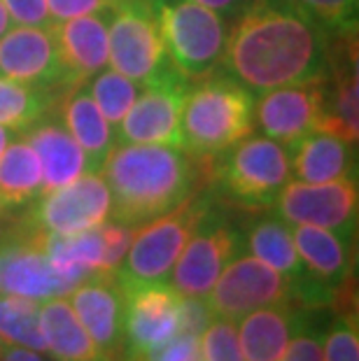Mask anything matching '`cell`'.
<instances>
[{"mask_svg": "<svg viewBox=\"0 0 359 361\" xmlns=\"http://www.w3.org/2000/svg\"><path fill=\"white\" fill-rule=\"evenodd\" d=\"M236 17L221 66L243 87L264 94L327 73L331 35L294 0H248Z\"/></svg>", "mask_w": 359, "mask_h": 361, "instance_id": "obj_1", "label": "cell"}, {"mask_svg": "<svg viewBox=\"0 0 359 361\" xmlns=\"http://www.w3.org/2000/svg\"><path fill=\"white\" fill-rule=\"evenodd\" d=\"M112 221L140 228L185 203L205 184L203 166L185 149L166 145H114L103 164Z\"/></svg>", "mask_w": 359, "mask_h": 361, "instance_id": "obj_2", "label": "cell"}, {"mask_svg": "<svg viewBox=\"0 0 359 361\" xmlns=\"http://www.w3.org/2000/svg\"><path fill=\"white\" fill-rule=\"evenodd\" d=\"M182 107V149L212 164L255 130V96L229 73L194 80Z\"/></svg>", "mask_w": 359, "mask_h": 361, "instance_id": "obj_3", "label": "cell"}, {"mask_svg": "<svg viewBox=\"0 0 359 361\" xmlns=\"http://www.w3.org/2000/svg\"><path fill=\"white\" fill-rule=\"evenodd\" d=\"M201 166L205 184H215L229 201L248 210L271 207L292 175L287 149L264 135H248L224 157Z\"/></svg>", "mask_w": 359, "mask_h": 361, "instance_id": "obj_4", "label": "cell"}, {"mask_svg": "<svg viewBox=\"0 0 359 361\" xmlns=\"http://www.w3.org/2000/svg\"><path fill=\"white\" fill-rule=\"evenodd\" d=\"M210 205V196L203 189H196L175 210L140 226L121 266L114 271L119 287L128 289L138 284L166 282L171 278L180 252L185 250L187 240L196 231L198 221L203 219Z\"/></svg>", "mask_w": 359, "mask_h": 361, "instance_id": "obj_5", "label": "cell"}, {"mask_svg": "<svg viewBox=\"0 0 359 361\" xmlns=\"http://www.w3.org/2000/svg\"><path fill=\"white\" fill-rule=\"evenodd\" d=\"M154 10L175 71L192 82L215 73L226 47L224 17L192 0H157Z\"/></svg>", "mask_w": 359, "mask_h": 361, "instance_id": "obj_6", "label": "cell"}, {"mask_svg": "<svg viewBox=\"0 0 359 361\" xmlns=\"http://www.w3.org/2000/svg\"><path fill=\"white\" fill-rule=\"evenodd\" d=\"M108 63L112 71L121 73L142 89L178 73L168 61L154 3L117 0L112 5L108 24Z\"/></svg>", "mask_w": 359, "mask_h": 361, "instance_id": "obj_7", "label": "cell"}, {"mask_svg": "<svg viewBox=\"0 0 359 361\" xmlns=\"http://www.w3.org/2000/svg\"><path fill=\"white\" fill-rule=\"evenodd\" d=\"M245 235L221 214L208 207L171 271V287L185 298H205L229 261L243 255Z\"/></svg>", "mask_w": 359, "mask_h": 361, "instance_id": "obj_8", "label": "cell"}, {"mask_svg": "<svg viewBox=\"0 0 359 361\" xmlns=\"http://www.w3.org/2000/svg\"><path fill=\"white\" fill-rule=\"evenodd\" d=\"M182 301L171 284L150 282L124 289V343L119 361H145L182 334Z\"/></svg>", "mask_w": 359, "mask_h": 361, "instance_id": "obj_9", "label": "cell"}, {"mask_svg": "<svg viewBox=\"0 0 359 361\" xmlns=\"http://www.w3.org/2000/svg\"><path fill=\"white\" fill-rule=\"evenodd\" d=\"M273 207L278 217L287 224H308L320 226L336 235L355 243L357 233V182L336 180V182H287L278 194Z\"/></svg>", "mask_w": 359, "mask_h": 361, "instance_id": "obj_10", "label": "cell"}, {"mask_svg": "<svg viewBox=\"0 0 359 361\" xmlns=\"http://www.w3.org/2000/svg\"><path fill=\"white\" fill-rule=\"evenodd\" d=\"M47 233L24 217L17 228L0 235V296H24L33 301L71 294L54 273L44 250Z\"/></svg>", "mask_w": 359, "mask_h": 361, "instance_id": "obj_11", "label": "cell"}, {"mask_svg": "<svg viewBox=\"0 0 359 361\" xmlns=\"http://www.w3.org/2000/svg\"><path fill=\"white\" fill-rule=\"evenodd\" d=\"M26 219L44 233L73 235L110 219L112 198L101 173H84L66 187L44 191L33 201Z\"/></svg>", "mask_w": 359, "mask_h": 361, "instance_id": "obj_12", "label": "cell"}, {"mask_svg": "<svg viewBox=\"0 0 359 361\" xmlns=\"http://www.w3.org/2000/svg\"><path fill=\"white\" fill-rule=\"evenodd\" d=\"M192 80L173 73L138 94L131 110L114 128V145H166L182 149V107Z\"/></svg>", "mask_w": 359, "mask_h": 361, "instance_id": "obj_13", "label": "cell"}, {"mask_svg": "<svg viewBox=\"0 0 359 361\" xmlns=\"http://www.w3.org/2000/svg\"><path fill=\"white\" fill-rule=\"evenodd\" d=\"M282 301L294 303L292 282L252 255H241L229 261L205 296V303L215 317L231 322L257 308Z\"/></svg>", "mask_w": 359, "mask_h": 361, "instance_id": "obj_14", "label": "cell"}, {"mask_svg": "<svg viewBox=\"0 0 359 361\" xmlns=\"http://www.w3.org/2000/svg\"><path fill=\"white\" fill-rule=\"evenodd\" d=\"M322 78L264 91L262 98L255 101V124L264 137H271L287 149L320 128L324 110Z\"/></svg>", "mask_w": 359, "mask_h": 361, "instance_id": "obj_15", "label": "cell"}, {"mask_svg": "<svg viewBox=\"0 0 359 361\" xmlns=\"http://www.w3.org/2000/svg\"><path fill=\"white\" fill-rule=\"evenodd\" d=\"M0 78L63 94L68 82L51 28L17 26L7 30L0 37Z\"/></svg>", "mask_w": 359, "mask_h": 361, "instance_id": "obj_16", "label": "cell"}, {"mask_svg": "<svg viewBox=\"0 0 359 361\" xmlns=\"http://www.w3.org/2000/svg\"><path fill=\"white\" fill-rule=\"evenodd\" d=\"M71 305L105 359L119 361L124 343V289L114 273H96L71 291Z\"/></svg>", "mask_w": 359, "mask_h": 361, "instance_id": "obj_17", "label": "cell"}, {"mask_svg": "<svg viewBox=\"0 0 359 361\" xmlns=\"http://www.w3.org/2000/svg\"><path fill=\"white\" fill-rule=\"evenodd\" d=\"M110 12L82 14V17L51 24L68 89L89 84L94 75L105 71L108 66Z\"/></svg>", "mask_w": 359, "mask_h": 361, "instance_id": "obj_18", "label": "cell"}, {"mask_svg": "<svg viewBox=\"0 0 359 361\" xmlns=\"http://www.w3.org/2000/svg\"><path fill=\"white\" fill-rule=\"evenodd\" d=\"M21 135H24V140L33 147L37 159H40L42 194L44 191L66 187V184H71L80 175L87 173L84 152L75 142L71 130L61 121L56 105L42 119H37L33 126L26 128Z\"/></svg>", "mask_w": 359, "mask_h": 361, "instance_id": "obj_19", "label": "cell"}, {"mask_svg": "<svg viewBox=\"0 0 359 361\" xmlns=\"http://www.w3.org/2000/svg\"><path fill=\"white\" fill-rule=\"evenodd\" d=\"M292 238L310 278L334 291L341 301V296L350 289V282H353V243L336 235L334 231L308 224H294Z\"/></svg>", "mask_w": 359, "mask_h": 361, "instance_id": "obj_20", "label": "cell"}, {"mask_svg": "<svg viewBox=\"0 0 359 361\" xmlns=\"http://www.w3.org/2000/svg\"><path fill=\"white\" fill-rule=\"evenodd\" d=\"M87 87L89 84L66 89L56 101V112L75 142L82 147L87 173H101L105 159L114 147V128L98 110Z\"/></svg>", "mask_w": 359, "mask_h": 361, "instance_id": "obj_21", "label": "cell"}, {"mask_svg": "<svg viewBox=\"0 0 359 361\" xmlns=\"http://www.w3.org/2000/svg\"><path fill=\"white\" fill-rule=\"evenodd\" d=\"M289 168L301 182L355 180V145L324 130H312L287 147Z\"/></svg>", "mask_w": 359, "mask_h": 361, "instance_id": "obj_22", "label": "cell"}, {"mask_svg": "<svg viewBox=\"0 0 359 361\" xmlns=\"http://www.w3.org/2000/svg\"><path fill=\"white\" fill-rule=\"evenodd\" d=\"M301 310L292 301L264 305L241 317L238 343L243 361H280Z\"/></svg>", "mask_w": 359, "mask_h": 361, "instance_id": "obj_23", "label": "cell"}, {"mask_svg": "<svg viewBox=\"0 0 359 361\" xmlns=\"http://www.w3.org/2000/svg\"><path fill=\"white\" fill-rule=\"evenodd\" d=\"M40 326L47 352L54 361H110L96 348L71 301L63 296L49 298L40 305Z\"/></svg>", "mask_w": 359, "mask_h": 361, "instance_id": "obj_24", "label": "cell"}, {"mask_svg": "<svg viewBox=\"0 0 359 361\" xmlns=\"http://www.w3.org/2000/svg\"><path fill=\"white\" fill-rule=\"evenodd\" d=\"M42 194V168L33 147L21 137L0 157V217L14 214Z\"/></svg>", "mask_w": 359, "mask_h": 361, "instance_id": "obj_25", "label": "cell"}, {"mask_svg": "<svg viewBox=\"0 0 359 361\" xmlns=\"http://www.w3.org/2000/svg\"><path fill=\"white\" fill-rule=\"evenodd\" d=\"M61 94L0 78V126L24 133L56 105Z\"/></svg>", "mask_w": 359, "mask_h": 361, "instance_id": "obj_26", "label": "cell"}, {"mask_svg": "<svg viewBox=\"0 0 359 361\" xmlns=\"http://www.w3.org/2000/svg\"><path fill=\"white\" fill-rule=\"evenodd\" d=\"M0 341L5 345L47 352L40 326V301L24 296H0Z\"/></svg>", "mask_w": 359, "mask_h": 361, "instance_id": "obj_27", "label": "cell"}, {"mask_svg": "<svg viewBox=\"0 0 359 361\" xmlns=\"http://www.w3.org/2000/svg\"><path fill=\"white\" fill-rule=\"evenodd\" d=\"M89 82H91L89 94L98 105V110L108 119L110 126L117 128L119 121L124 119V114L131 110L135 98H138V84L124 78L121 73L112 71V68L94 75Z\"/></svg>", "mask_w": 359, "mask_h": 361, "instance_id": "obj_28", "label": "cell"}, {"mask_svg": "<svg viewBox=\"0 0 359 361\" xmlns=\"http://www.w3.org/2000/svg\"><path fill=\"white\" fill-rule=\"evenodd\" d=\"M329 35L357 33L359 0H294Z\"/></svg>", "mask_w": 359, "mask_h": 361, "instance_id": "obj_29", "label": "cell"}, {"mask_svg": "<svg viewBox=\"0 0 359 361\" xmlns=\"http://www.w3.org/2000/svg\"><path fill=\"white\" fill-rule=\"evenodd\" d=\"M324 361H359V331L357 314L343 310L336 314L322 338Z\"/></svg>", "mask_w": 359, "mask_h": 361, "instance_id": "obj_30", "label": "cell"}, {"mask_svg": "<svg viewBox=\"0 0 359 361\" xmlns=\"http://www.w3.org/2000/svg\"><path fill=\"white\" fill-rule=\"evenodd\" d=\"M203 361H243L238 331H236L231 319L217 317L203 329L198 336Z\"/></svg>", "mask_w": 359, "mask_h": 361, "instance_id": "obj_31", "label": "cell"}, {"mask_svg": "<svg viewBox=\"0 0 359 361\" xmlns=\"http://www.w3.org/2000/svg\"><path fill=\"white\" fill-rule=\"evenodd\" d=\"M322 338L324 331L317 319L301 312L292 338L287 343V350L280 361H324L322 357Z\"/></svg>", "mask_w": 359, "mask_h": 361, "instance_id": "obj_32", "label": "cell"}, {"mask_svg": "<svg viewBox=\"0 0 359 361\" xmlns=\"http://www.w3.org/2000/svg\"><path fill=\"white\" fill-rule=\"evenodd\" d=\"M138 228L119 224V221H105L101 224V238H103V271L114 273L124 261L128 247Z\"/></svg>", "mask_w": 359, "mask_h": 361, "instance_id": "obj_33", "label": "cell"}, {"mask_svg": "<svg viewBox=\"0 0 359 361\" xmlns=\"http://www.w3.org/2000/svg\"><path fill=\"white\" fill-rule=\"evenodd\" d=\"M5 10L19 26L51 28V17L47 10V0H3Z\"/></svg>", "mask_w": 359, "mask_h": 361, "instance_id": "obj_34", "label": "cell"}, {"mask_svg": "<svg viewBox=\"0 0 359 361\" xmlns=\"http://www.w3.org/2000/svg\"><path fill=\"white\" fill-rule=\"evenodd\" d=\"M145 361H203L198 336L194 334H180L173 341H168L152 355H147Z\"/></svg>", "mask_w": 359, "mask_h": 361, "instance_id": "obj_35", "label": "cell"}, {"mask_svg": "<svg viewBox=\"0 0 359 361\" xmlns=\"http://www.w3.org/2000/svg\"><path fill=\"white\" fill-rule=\"evenodd\" d=\"M117 0H47V10L54 24L68 21L82 14H96V12H110Z\"/></svg>", "mask_w": 359, "mask_h": 361, "instance_id": "obj_36", "label": "cell"}, {"mask_svg": "<svg viewBox=\"0 0 359 361\" xmlns=\"http://www.w3.org/2000/svg\"><path fill=\"white\" fill-rule=\"evenodd\" d=\"M192 3L208 7V10L217 12L219 17H236L248 5V0H192Z\"/></svg>", "mask_w": 359, "mask_h": 361, "instance_id": "obj_37", "label": "cell"}, {"mask_svg": "<svg viewBox=\"0 0 359 361\" xmlns=\"http://www.w3.org/2000/svg\"><path fill=\"white\" fill-rule=\"evenodd\" d=\"M0 361H47V359L42 357V352L21 348V345H3Z\"/></svg>", "mask_w": 359, "mask_h": 361, "instance_id": "obj_38", "label": "cell"}, {"mask_svg": "<svg viewBox=\"0 0 359 361\" xmlns=\"http://www.w3.org/2000/svg\"><path fill=\"white\" fill-rule=\"evenodd\" d=\"M10 26H12V17H10V12L5 10L3 0H0V37H3L7 30H10Z\"/></svg>", "mask_w": 359, "mask_h": 361, "instance_id": "obj_39", "label": "cell"}, {"mask_svg": "<svg viewBox=\"0 0 359 361\" xmlns=\"http://www.w3.org/2000/svg\"><path fill=\"white\" fill-rule=\"evenodd\" d=\"M10 137H12V130L5 128V126H0V157H3L5 147L10 145Z\"/></svg>", "mask_w": 359, "mask_h": 361, "instance_id": "obj_40", "label": "cell"}, {"mask_svg": "<svg viewBox=\"0 0 359 361\" xmlns=\"http://www.w3.org/2000/svg\"><path fill=\"white\" fill-rule=\"evenodd\" d=\"M3 345H5V343H3V341H0V350H3Z\"/></svg>", "mask_w": 359, "mask_h": 361, "instance_id": "obj_41", "label": "cell"}, {"mask_svg": "<svg viewBox=\"0 0 359 361\" xmlns=\"http://www.w3.org/2000/svg\"><path fill=\"white\" fill-rule=\"evenodd\" d=\"M150 3H157V0H150Z\"/></svg>", "mask_w": 359, "mask_h": 361, "instance_id": "obj_42", "label": "cell"}]
</instances>
